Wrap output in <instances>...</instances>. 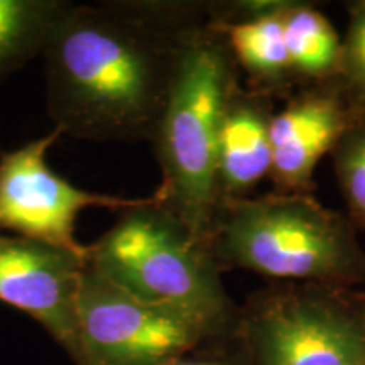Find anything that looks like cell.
I'll return each mask as SVG.
<instances>
[{
    "instance_id": "6da1fadb",
    "label": "cell",
    "mask_w": 365,
    "mask_h": 365,
    "mask_svg": "<svg viewBox=\"0 0 365 365\" xmlns=\"http://www.w3.org/2000/svg\"><path fill=\"white\" fill-rule=\"evenodd\" d=\"M125 4H73L46 44V100L54 129L95 143L156 129L173 70Z\"/></svg>"
},
{
    "instance_id": "7a4b0ae2",
    "label": "cell",
    "mask_w": 365,
    "mask_h": 365,
    "mask_svg": "<svg viewBox=\"0 0 365 365\" xmlns=\"http://www.w3.org/2000/svg\"><path fill=\"white\" fill-rule=\"evenodd\" d=\"M228 88L220 49L210 41H182L156 125L164 182L154 200L203 245L217 210L218 143Z\"/></svg>"
},
{
    "instance_id": "3957f363",
    "label": "cell",
    "mask_w": 365,
    "mask_h": 365,
    "mask_svg": "<svg viewBox=\"0 0 365 365\" xmlns=\"http://www.w3.org/2000/svg\"><path fill=\"white\" fill-rule=\"evenodd\" d=\"M88 266L113 286L150 304L181 309L223 331L232 319L207 245L149 198L88 245Z\"/></svg>"
},
{
    "instance_id": "277c9868",
    "label": "cell",
    "mask_w": 365,
    "mask_h": 365,
    "mask_svg": "<svg viewBox=\"0 0 365 365\" xmlns=\"http://www.w3.org/2000/svg\"><path fill=\"white\" fill-rule=\"evenodd\" d=\"M218 250L237 266L279 279L339 282L365 272V257L345 223L299 196L228 205Z\"/></svg>"
},
{
    "instance_id": "5b68a950",
    "label": "cell",
    "mask_w": 365,
    "mask_h": 365,
    "mask_svg": "<svg viewBox=\"0 0 365 365\" xmlns=\"http://www.w3.org/2000/svg\"><path fill=\"white\" fill-rule=\"evenodd\" d=\"M181 309L140 301L86 267L76 309V365H166L218 335Z\"/></svg>"
},
{
    "instance_id": "8992f818",
    "label": "cell",
    "mask_w": 365,
    "mask_h": 365,
    "mask_svg": "<svg viewBox=\"0 0 365 365\" xmlns=\"http://www.w3.org/2000/svg\"><path fill=\"white\" fill-rule=\"evenodd\" d=\"M247 365H365V301L287 291L255 303L240 323Z\"/></svg>"
},
{
    "instance_id": "52a82bcc",
    "label": "cell",
    "mask_w": 365,
    "mask_h": 365,
    "mask_svg": "<svg viewBox=\"0 0 365 365\" xmlns=\"http://www.w3.org/2000/svg\"><path fill=\"white\" fill-rule=\"evenodd\" d=\"M63 134L53 129L0 158V228L88 259V245L75 237L86 208L125 210L145 200L81 190L48 164L49 149Z\"/></svg>"
},
{
    "instance_id": "ba28073f",
    "label": "cell",
    "mask_w": 365,
    "mask_h": 365,
    "mask_svg": "<svg viewBox=\"0 0 365 365\" xmlns=\"http://www.w3.org/2000/svg\"><path fill=\"white\" fill-rule=\"evenodd\" d=\"M86 267L88 259L81 255L24 237L0 235V301L36 319L71 357Z\"/></svg>"
},
{
    "instance_id": "9c48e42d",
    "label": "cell",
    "mask_w": 365,
    "mask_h": 365,
    "mask_svg": "<svg viewBox=\"0 0 365 365\" xmlns=\"http://www.w3.org/2000/svg\"><path fill=\"white\" fill-rule=\"evenodd\" d=\"M344 127V115L330 100L312 98L293 105L269 122L272 171L287 185L308 181Z\"/></svg>"
},
{
    "instance_id": "30bf717a",
    "label": "cell",
    "mask_w": 365,
    "mask_h": 365,
    "mask_svg": "<svg viewBox=\"0 0 365 365\" xmlns=\"http://www.w3.org/2000/svg\"><path fill=\"white\" fill-rule=\"evenodd\" d=\"M269 170H272L269 124L254 108L228 105L218 143V193H240Z\"/></svg>"
},
{
    "instance_id": "8fae6325",
    "label": "cell",
    "mask_w": 365,
    "mask_h": 365,
    "mask_svg": "<svg viewBox=\"0 0 365 365\" xmlns=\"http://www.w3.org/2000/svg\"><path fill=\"white\" fill-rule=\"evenodd\" d=\"M65 0H0V81L43 56Z\"/></svg>"
},
{
    "instance_id": "7c38bea8",
    "label": "cell",
    "mask_w": 365,
    "mask_h": 365,
    "mask_svg": "<svg viewBox=\"0 0 365 365\" xmlns=\"http://www.w3.org/2000/svg\"><path fill=\"white\" fill-rule=\"evenodd\" d=\"M289 65L307 73H322L339 56L340 46L335 31L318 12L299 9L282 17Z\"/></svg>"
},
{
    "instance_id": "4fadbf2b",
    "label": "cell",
    "mask_w": 365,
    "mask_h": 365,
    "mask_svg": "<svg viewBox=\"0 0 365 365\" xmlns=\"http://www.w3.org/2000/svg\"><path fill=\"white\" fill-rule=\"evenodd\" d=\"M234 51L245 66L254 71L274 73L289 65L284 22L281 17H257L228 29Z\"/></svg>"
},
{
    "instance_id": "5bb4252c",
    "label": "cell",
    "mask_w": 365,
    "mask_h": 365,
    "mask_svg": "<svg viewBox=\"0 0 365 365\" xmlns=\"http://www.w3.org/2000/svg\"><path fill=\"white\" fill-rule=\"evenodd\" d=\"M336 171L346 202L365 225V127L344 140L336 159Z\"/></svg>"
},
{
    "instance_id": "9a60e30c",
    "label": "cell",
    "mask_w": 365,
    "mask_h": 365,
    "mask_svg": "<svg viewBox=\"0 0 365 365\" xmlns=\"http://www.w3.org/2000/svg\"><path fill=\"white\" fill-rule=\"evenodd\" d=\"M345 61L355 83L365 91V7L355 16L346 41Z\"/></svg>"
},
{
    "instance_id": "2e32d148",
    "label": "cell",
    "mask_w": 365,
    "mask_h": 365,
    "mask_svg": "<svg viewBox=\"0 0 365 365\" xmlns=\"http://www.w3.org/2000/svg\"><path fill=\"white\" fill-rule=\"evenodd\" d=\"M166 365H240V364L228 357H207V355L198 357V355L190 354L186 355V357H181L175 360V362L166 364Z\"/></svg>"
}]
</instances>
